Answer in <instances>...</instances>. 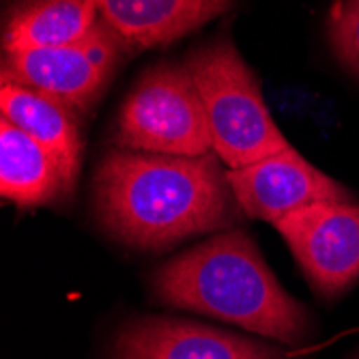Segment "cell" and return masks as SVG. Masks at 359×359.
<instances>
[{"label": "cell", "instance_id": "cell-8", "mask_svg": "<svg viewBox=\"0 0 359 359\" xmlns=\"http://www.w3.org/2000/svg\"><path fill=\"white\" fill-rule=\"evenodd\" d=\"M112 359H284L250 338L191 320L151 316L118 334Z\"/></svg>", "mask_w": 359, "mask_h": 359}, {"label": "cell", "instance_id": "cell-5", "mask_svg": "<svg viewBox=\"0 0 359 359\" xmlns=\"http://www.w3.org/2000/svg\"><path fill=\"white\" fill-rule=\"evenodd\" d=\"M125 50L127 43L100 18L74 43L5 50L3 76L82 112L102 95Z\"/></svg>", "mask_w": 359, "mask_h": 359}, {"label": "cell", "instance_id": "cell-3", "mask_svg": "<svg viewBox=\"0 0 359 359\" xmlns=\"http://www.w3.org/2000/svg\"><path fill=\"white\" fill-rule=\"evenodd\" d=\"M185 65L207 112L213 153L228 170L290 147L263 102L256 76L231 41L194 50Z\"/></svg>", "mask_w": 359, "mask_h": 359}, {"label": "cell", "instance_id": "cell-10", "mask_svg": "<svg viewBox=\"0 0 359 359\" xmlns=\"http://www.w3.org/2000/svg\"><path fill=\"white\" fill-rule=\"evenodd\" d=\"M0 194L18 207L48 205L74 189L62 159L7 118H0Z\"/></svg>", "mask_w": 359, "mask_h": 359}, {"label": "cell", "instance_id": "cell-11", "mask_svg": "<svg viewBox=\"0 0 359 359\" xmlns=\"http://www.w3.org/2000/svg\"><path fill=\"white\" fill-rule=\"evenodd\" d=\"M0 110L3 118L20 127L22 132L52 149L60 159L72 183L78 181L82 138L78 125V110L52 95L28 88L3 76L0 86Z\"/></svg>", "mask_w": 359, "mask_h": 359}, {"label": "cell", "instance_id": "cell-2", "mask_svg": "<svg viewBox=\"0 0 359 359\" xmlns=\"http://www.w3.org/2000/svg\"><path fill=\"white\" fill-rule=\"evenodd\" d=\"M155 295L172 308L215 316L282 342H297L308 312L280 286L256 243L241 231H226L161 265Z\"/></svg>", "mask_w": 359, "mask_h": 359}, {"label": "cell", "instance_id": "cell-9", "mask_svg": "<svg viewBox=\"0 0 359 359\" xmlns=\"http://www.w3.org/2000/svg\"><path fill=\"white\" fill-rule=\"evenodd\" d=\"M231 5L233 0H97L102 20L129 50L172 43Z\"/></svg>", "mask_w": 359, "mask_h": 359}, {"label": "cell", "instance_id": "cell-6", "mask_svg": "<svg viewBox=\"0 0 359 359\" xmlns=\"http://www.w3.org/2000/svg\"><path fill=\"white\" fill-rule=\"evenodd\" d=\"M312 288L336 297L359 280V205L318 203L273 224Z\"/></svg>", "mask_w": 359, "mask_h": 359}, {"label": "cell", "instance_id": "cell-7", "mask_svg": "<svg viewBox=\"0 0 359 359\" xmlns=\"http://www.w3.org/2000/svg\"><path fill=\"white\" fill-rule=\"evenodd\" d=\"M237 207L265 222H280L318 203L351 201L348 191L288 147L254 164L226 170Z\"/></svg>", "mask_w": 359, "mask_h": 359}, {"label": "cell", "instance_id": "cell-4", "mask_svg": "<svg viewBox=\"0 0 359 359\" xmlns=\"http://www.w3.org/2000/svg\"><path fill=\"white\" fill-rule=\"evenodd\" d=\"M116 149L201 157L213 151L207 112L185 62L147 69L121 106Z\"/></svg>", "mask_w": 359, "mask_h": 359}, {"label": "cell", "instance_id": "cell-12", "mask_svg": "<svg viewBox=\"0 0 359 359\" xmlns=\"http://www.w3.org/2000/svg\"><path fill=\"white\" fill-rule=\"evenodd\" d=\"M100 18L97 0H15L5 20L3 50L74 43Z\"/></svg>", "mask_w": 359, "mask_h": 359}, {"label": "cell", "instance_id": "cell-13", "mask_svg": "<svg viewBox=\"0 0 359 359\" xmlns=\"http://www.w3.org/2000/svg\"><path fill=\"white\" fill-rule=\"evenodd\" d=\"M330 39L342 65L359 74V0H338L334 5Z\"/></svg>", "mask_w": 359, "mask_h": 359}, {"label": "cell", "instance_id": "cell-1", "mask_svg": "<svg viewBox=\"0 0 359 359\" xmlns=\"http://www.w3.org/2000/svg\"><path fill=\"white\" fill-rule=\"evenodd\" d=\"M219 157L110 151L95 170L97 217L118 241L161 250L235 222V196Z\"/></svg>", "mask_w": 359, "mask_h": 359}]
</instances>
